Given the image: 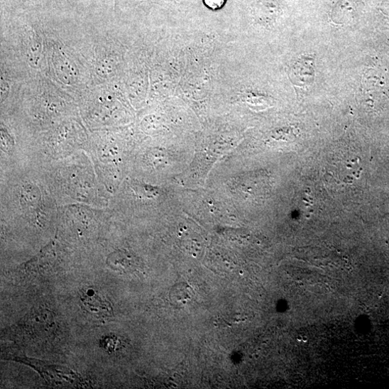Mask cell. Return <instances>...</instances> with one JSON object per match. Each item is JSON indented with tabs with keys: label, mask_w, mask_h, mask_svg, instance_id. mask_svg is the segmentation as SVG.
Segmentation results:
<instances>
[{
	"label": "cell",
	"mask_w": 389,
	"mask_h": 389,
	"mask_svg": "<svg viewBox=\"0 0 389 389\" xmlns=\"http://www.w3.org/2000/svg\"><path fill=\"white\" fill-rule=\"evenodd\" d=\"M80 300L85 312L99 319H109L114 317L111 305L96 290L88 287L82 289Z\"/></svg>",
	"instance_id": "6da1fadb"
},
{
	"label": "cell",
	"mask_w": 389,
	"mask_h": 389,
	"mask_svg": "<svg viewBox=\"0 0 389 389\" xmlns=\"http://www.w3.org/2000/svg\"><path fill=\"white\" fill-rule=\"evenodd\" d=\"M50 11L48 0H1V16Z\"/></svg>",
	"instance_id": "7a4b0ae2"
},
{
	"label": "cell",
	"mask_w": 389,
	"mask_h": 389,
	"mask_svg": "<svg viewBox=\"0 0 389 389\" xmlns=\"http://www.w3.org/2000/svg\"><path fill=\"white\" fill-rule=\"evenodd\" d=\"M314 62L311 57L301 58L292 70V82L300 87L310 85L314 80Z\"/></svg>",
	"instance_id": "3957f363"
},
{
	"label": "cell",
	"mask_w": 389,
	"mask_h": 389,
	"mask_svg": "<svg viewBox=\"0 0 389 389\" xmlns=\"http://www.w3.org/2000/svg\"><path fill=\"white\" fill-rule=\"evenodd\" d=\"M51 248L48 246L40 253L38 256L33 259L30 262L23 265L17 270L16 273L20 278H30L35 277L37 275L43 273L48 266H50L51 261L45 260V258L50 256Z\"/></svg>",
	"instance_id": "277c9868"
},
{
	"label": "cell",
	"mask_w": 389,
	"mask_h": 389,
	"mask_svg": "<svg viewBox=\"0 0 389 389\" xmlns=\"http://www.w3.org/2000/svg\"><path fill=\"white\" fill-rule=\"evenodd\" d=\"M89 0H48L50 11L62 15L78 14Z\"/></svg>",
	"instance_id": "5b68a950"
},
{
	"label": "cell",
	"mask_w": 389,
	"mask_h": 389,
	"mask_svg": "<svg viewBox=\"0 0 389 389\" xmlns=\"http://www.w3.org/2000/svg\"><path fill=\"white\" fill-rule=\"evenodd\" d=\"M106 263L112 270L119 273H129L136 268L133 258L126 253L121 251L115 252L109 256Z\"/></svg>",
	"instance_id": "8992f818"
},
{
	"label": "cell",
	"mask_w": 389,
	"mask_h": 389,
	"mask_svg": "<svg viewBox=\"0 0 389 389\" xmlns=\"http://www.w3.org/2000/svg\"><path fill=\"white\" fill-rule=\"evenodd\" d=\"M170 299L176 306H182L190 303L192 299L191 287L186 283L176 284L170 292Z\"/></svg>",
	"instance_id": "52a82bcc"
},
{
	"label": "cell",
	"mask_w": 389,
	"mask_h": 389,
	"mask_svg": "<svg viewBox=\"0 0 389 389\" xmlns=\"http://www.w3.org/2000/svg\"><path fill=\"white\" fill-rule=\"evenodd\" d=\"M226 0H204L205 5L212 10H219L223 8Z\"/></svg>",
	"instance_id": "ba28073f"
},
{
	"label": "cell",
	"mask_w": 389,
	"mask_h": 389,
	"mask_svg": "<svg viewBox=\"0 0 389 389\" xmlns=\"http://www.w3.org/2000/svg\"><path fill=\"white\" fill-rule=\"evenodd\" d=\"M126 0H114V10L119 13L126 5Z\"/></svg>",
	"instance_id": "9c48e42d"
},
{
	"label": "cell",
	"mask_w": 389,
	"mask_h": 389,
	"mask_svg": "<svg viewBox=\"0 0 389 389\" xmlns=\"http://www.w3.org/2000/svg\"><path fill=\"white\" fill-rule=\"evenodd\" d=\"M153 1H158V0H153ZM165 1H168V0H165Z\"/></svg>",
	"instance_id": "30bf717a"
}]
</instances>
